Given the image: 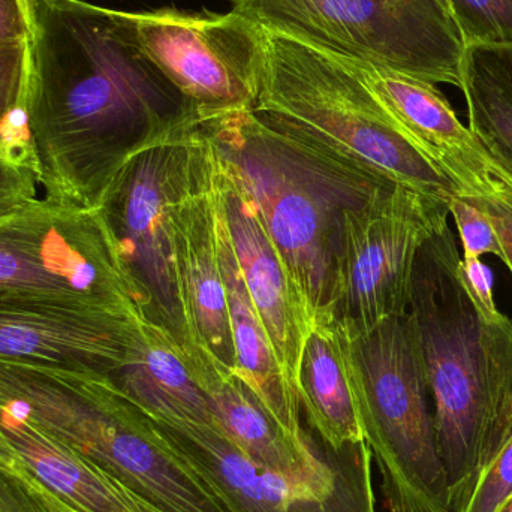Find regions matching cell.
I'll return each instance as SVG.
<instances>
[{"label": "cell", "mask_w": 512, "mask_h": 512, "mask_svg": "<svg viewBox=\"0 0 512 512\" xmlns=\"http://www.w3.org/2000/svg\"><path fill=\"white\" fill-rule=\"evenodd\" d=\"M177 294L188 355H200L219 370L236 373L218 243L215 152L194 120L183 132L182 153L170 212Z\"/></svg>", "instance_id": "obj_12"}, {"label": "cell", "mask_w": 512, "mask_h": 512, "mask_svg": "<svg viewBox=\"0 0 512 512\" xmlns=\"http://www.w3.org/2000/svg\"><path fill=\"white\" fill-rule=\"evenodd\" d=\"M150 420L234 512H357L375 499L372 453L366 442L330 451L337 477L324 483L298 480L252 462L213 427Z\"/></svg>", "instance_id": "obj_13"}, {"label": "cell", "mask_w": 512, "mask_h": 512, "mask_svg": "<svg viewBox=\"0 0 512 512\" xmlns=\"http://www.w3.org/2000/svg\"><path fill=\"white\" fill-rule=\"evenodd\" d=\"M29 75V44L0 50V134L18 161L33 173L27 132L26 101Z\"/></svg>", "instance_id": "obj_23"}, {"label": "cell", "mask_w": 512, "mask_h": 512, "mask_svg": "<svg viewBox=\"0 0 512 512\" xmlns=\"http://www.w3.org/2000/svg\"><path fill=\"white\" fill-rule=\"evenodd\" d=\"M0 469L17 475L29 474L23 460L18 456L11 442L3 435L2 430H0Z\"/></svg>", "instance_id": "obj_32"}, {"label": "cell", "mask_w": 512, "mask_h": 512, "mask_svg": "<svg viewBox=\"0 0 512 512\" xmlns=\"http://www.w3.org/2000/svg\"><path fill=\"white\" fill-rule=\"evenodd\" d=\"M457 277L471 303L486 321H499L502 313L493 295V274L481 258H460Z\"/></svg>", "instance_id": "obj_29"}, {"label": "cell", "mask_w": 512, "mask_h": 512, "mask_svg": "<svg viewBox=\"0 0 512 512\" xmlns=\"http://www.w3.org/2000/svg\"><path fill=\"white\" fill-rule=\"evenodd\" d=\"M146 56L182 93L194 117L254 107L264 68V29L227 14L159 8L128 12Z\"/></svg>", "instance_id": "obj_10"}, {"label": "cell", "mask_w": 512, "mask_h": 512, "mask_svg": "<svg viewBox=\"0 0 512 512\" xmlns=\"http://www.w3.org/2000/svg\"><path fill=\"white\" fill-rule=\"evenodd\" d=\"M360 390L357 339L339 322H316L301 351L297 391L325 450L337 453L364 442Z\"/></svg>", "instance_id": "obj_18"}, {"label": "cell", "mask_w": 512, "mask_h": 512, "mask_svg": "<svg viewBox=\"0 0 512 512\" xmlns=\"http://www.w3.org/2000/svg\"><path fill=\"white\" fill-rule=\"evenodd\" d=\"M357 512H376V498L370 499V501L366 502Z\"/></svg>", "instance_id": "obj_34"}, {"label": "cell", "mask_w": 512, "mask_h": 512, "mask_svg": "<svg viewBox=\"0 0 512 512\" xmlns=\"http://www.w3.org/2000/svg\"><path fill=\"white\" fill-rule=\"evenodd\" d=\"M0 512H59L50 493L32 475L0 469Z\"/></svg>", "instance_id": "obj_28"}, {"label": "cell", "mask_w": 512, "mask_h": 512, "mask_svg": "<svg viewBox=\"0 0 512 512\" xmlns=\"http://www.w3.org/2000/svg\"><path fill=\"white\" fill-rule=\"evenodd\" d=\"M448 210L456 222L457 231L462 240L463 258L493 255L504 262V249L495 228L471 200L462 195H456L448 204Z\"/></svg>", "instance_id": "obj_25"}, {"label": "cell", "mask_w": 512, "mask_h": 512, "mask_svg": "<svg viewBox=\"0 0 512 512\" xmlns=\"http://www.w3.org/2000/svg\"><path fill=\"white\" fill-rule=\"evenodd\" d=\"M439 2L442 3V6H444L445 9H447V3H445V0H439ZM448 11V9H447ZM448 14H450V12H448Z\"/></svg>", "instance_id": "obj_36"}, {"label": "cell", "mask_w": 512, "mask_h": 512, "mask_svg": "<svg viewBox=\"0 0 512 512\" xmlns=\"http://www.w3.org/2000/svg\"><path fill=\"white\" fill-rule=\"evenodd\" d=\"M218 243L222 279L227 295L228 318L236 352V375L251 388L268 414L285 432L300 441L312 436L301 426V405L297 394L283 375L271 346L270 337L259 319L251 295L246 288L239 261L231 242L227 222L219 206L218 189Z\"/></svg>", "instance_id": "obj_19"}, {"label": "cell", "mask_w": 512, "mask_h": 512, "mask_svg": "<svg viewBox=\"0 0 512 512\" xmlns=\"http://www.w3.org/2000/svg\"><path fill=\"white\" fill-rule=\"evenodd\" d=\"M231 11L321 50L460 89L465 44L439 0H231Z\"/></svg>", "instance_id": "obj_7"}, {"label": "cell", "mask_w": 512, "mask_h": 512, "mask_svg": "<svg viewBox=\"0 0 512 512\" xmlns=\"http://www.w3.org/2000/svg\"><path fill=\"white\" fill-rule=\"evenodd\" d=\"M188 361L212 403L218 432L252 462L298 480H336L333 454L322 453L312 438L300 441L285 432L236 373L222 372L200 355Z\"/></svg>", "instance_id": "obj_17"}, {"label": "cell", "mask_w": 512, "mask_h": 512, "mask_svg": "<svg viewBox=\"0 0 512 512\" xmlns=\"http://www.w3.org/2000/svg\"><path fill=\"white\" fill-rule=\"evenodd\" d=\"M339 57L367 84L409 140L453 180L462 197L490 198L512 182V173L460 122L436 84L364 60Z\"/></svg>", "instance_id": "obj_15"}, {"label": "cell", "mask_w": 512, "mask_h": 512, "mask_svg": "<svg viewBox=\"0 0 512 512\" xmlns=\"http://www.w3.org/2000/svg\"><path fill=\"white\" fill-rule=\"evenodd\" d=\"M0 430L30 475L69 507L80 512H159L104 469L2 406Z\"/></svg>", "instance_id": "obj_21"}, {"label": "cell", "mask_w": 512, "mask_h": 512, "mask_svg": "<svg viewBox=\"0 0 512 512\" xmlns=\"http://www.w3.org/2000/svg\"><path fill=\"white\" fill-rule=\"evenodd\" d=\"M450 225L418 252L408 313L432 394L451 512H463L512 433V321H486L457 277Z\"/></svg>", "instance_id": "obj_2"}, {"label": "cell", "mask_w": 512, "mask_h": 512, "mask_svg": "<svg viewBox=\"0 0 512 512\" xmlns=\"http://www.w3.org/2000/svg\"><path fill=\"white\" fill-rule=\"evenodd\" d=\"M215 164L219 206L246 288L283 375L298 396V367L312 321L248 189L216 152Z\"/></svg>", "instance_id": "obj_16"}, {"label": "cell", "mask_w": 512, "mask_h": 512, "mask_svg": "<svg viewBox=\"0 0 512 512\" xmlns=\"http://www.w3.org/2000/svg\"><path fill=\"white\" fill-rule=\"evenodd\" d=\"M188 123L134 153L99 204L147 319L164 327L183 352L189 346L174 274L170 212Z\"/></svg>", "instance_id": "obj_11"}, {"label": "cell", "mask_w": 512, "mask_h": 512, "mask_svg": "<svg viewBox=\"0 0 512 512\" xmlns=\"http://www.w3.org/2000/svg\"><path fill=\"white\" fill-rule=\"evenodd\" d=\"M23 414L159 512H234L107 376L42 370Z\"/></svg>", "instance_id": "obj_5"}, {"label": "cell", "mask_w": 512, "mask_h": 512, "mask_svg": "<svg viewBox=\"0 0 512 512\" xmlns=\"http://www.w3.org/2000/svg\"><path fill=\"white\" fill-rule=\"evenodd\" d=\"M499 512H512V498L510 499V501L507 502V505H505V507L502 508V510Z\"/></svg>", "instance_id": "obj_35"}, {"label": "cell", "mask_w": 512, "mask_h": 512, "mask_svg": "<svg viewBox=\"0 0 512 512\" xmlns=\"http://www.w3.org/2000/svg\"><path fill=\"white\" fill-rule=\"evenodd\" d=\"M448 204L387 185L343 215L331 267L325 321L355 339L405 316L421 246L448 224Z\"/></svg>", "instance_id": "obj_8"}, {"label": "cell", "mask_w": 512, "mask_h": 512, "mask_svg": "<svg viewBox=\"0 0 512 512\" xmlns=\"http://www.w3.org/2000/svg\"><path fill=\"white\" fill-rule=\"evenodd\" d=\"M146 321L80 301L0 294V360L110 378L132 357Z\"/></svg>", "instance_id": "obj_14"}, {"label": "cell", "mask_w": 512, "mask_h": 512, "mask_svg": "<svg viewBox=\"0 0 512 512\" xmlns=\"http://www.w3.org/2000/svg\"><path fill=\"white\" fill-rule=\"evenodd\" d=\"M460 75L468 128L512 173V44L466 45Z\"/></svg>", "instance_id": "obj_22"}, {"label": "cell", "mask_w": 512, "mask_h": 512, "mask_svg": "<svg viewBox=\"0 0 512 512\" xmlns=\"http://www.w3.org/2000/svg\"><path fill=\"white\" fill-rule=\"evenodd\" d=\"M262 29L264 68L252 111L264 125L442 203L460 195L339 56Z\"/></svg>", "instance_id": "obj_4"}, {"label": "cell", "mask_w": 512, "mask_h": 512, "mask_svg": "<svg viewBox=\"0 0 512 512\" xmlns=\"http://www.w3.org/2000/svg\"><path fill=\"white\" fill-rule=\"evenodd\" d=\"M194 123L251 194L310 321H325L343 215L396 183L264 125L251 108Z\"/></svg>", "instance_id": "obj_3"}, {"label": "cell", "mask_w": 512, "mask_h": 512, "mask_svg": "<svg viewBox=\"0 0 512 512\" xmlns=\"http://www.w3.org/2000/svg\"><path fill=\"white\" fill-rule=\"evenodd\" d=\"M512 498V433L481 475L463 512H499Z\"/></svg>", "instance_id": "obj_27"}, {"label": "cell", "mask_w": 512, "mask_h": 512, "mask_svg": "<svg viewBox=\"0 0 512 512\" xmlns=\"http://www.w3.org/2000/svg\"><path fill=\"white\" fill-rule=\"evenodd\" d=\"M32 32V0H0V50L29 44Z\"/></svg>", "instance_id": "obj_31"}, {"label": "cell", "mask_w": 512, "mask_h": 512, "mask_svg": "<svg viewBox=\"0 0 512 512\" xmlns=\"http://www.w3.org/2000/svg\"><path fill=\"white\" fill-rule=\"evenodd\" d=\"M463 44H512V0H445Z\"/></svg>", "instance_id": "obj_24"}, {"label": "cell", "mask_w": 512, "mask_h": 512, "mask_svg": "<svg viewBox=\"0 0 512 512\" xmlns=\"http://www.w3.org/2000/svg\"><path fill=\"white\" fill-rule=\"evenodd\" d=\"M26 113L45 197L99 209L122 165L194 119L146 56L128 11L84 0H32Z\"/></svg>", "instance_id": "obj_1"}, {"label": "cell", "mask_w": 512, "mask_h": 512, "mask_svg": "<svg viewBox=\"0 0 512 512\" xmlns=\"http://www.w3.org/2000/svg\"><path fill=\"white\" fill-rule=\"evenodd\" d=\"M38 200L35 174L18 161L0 134V219L23 212Z\"/></svg>", "instance_id": "obj_26"}, {"label": "cell", "mask_w": 512, "mask_h": 512, "mask_svg": "<svg viewBox=\"0 0 512 512\" xmlns=\"http://www.w3.org/2000/svg\"><path fill=\"white\" fill-rule=\"evenodd\" d=\"M468 198V197H465ZM489 219L504 249V262L512 273V182L490 198H468Z\"/></svg>", "instance_id": "obj_30"}, {"label": "cell", "mask_w": 512, "mask_h": 512, "mask_svg": "<svg viewBox=\"0 0 512 512\" xmlns=\"http://www.w3.org/2000/svg\"><path fill=\"white\" fill-rule=\"evenodd\" d=\"M117 390L153 420L216 427L212 403L173 336L147 319L128 363L110 376Z\"/></svg>", "instance_id": "obj_20"}, {"label": "cell", "mask_w": 512, "mask_h": 512, "mask_svg": "<svg viewBox=\"0 0 512 512\" xmlns=\"http://www.w3.org/2000/svg\"><path fill=\"white\" fill-rule=\"evenodd\" d=\"M50 493V492H48ZM51 499H53L54 505H56L57 510L59 512H80L78 510H75V508L69 507L68 504H65V502L60 501L57 496H54L53 493H50Z\"/></svg>", "instance_id": "obj_33"}, {"label": "cell", "mask_w": 512, "mask_h": 512, "mask_svg": "<svg viewBox=\"0 0 512 512\" xmlns=\"http://www.w3.org/2000/svg\"><path fill=\"white\" fill-rule=\"evenodd\" d=\"M0 294L80 301L147 319L101 210L47 197L0 219Z\"/></svg>", "instance_id": "obj_9"}, {"label": "cell", "mask_w": 512, "mask_h": 512, "mask_svg": "<svg viewBox=\"0 0 512 512\" xmlns=\"http://www.w3.org/2000/svg\"><path fill=\"white\" fill-rule=\"evenodd\" d=\"M364 442L381 475L390 512H451L447 472L411 315L357 339Z\"/></svg>", "instance_id": "obj_6"}]
</instances>
